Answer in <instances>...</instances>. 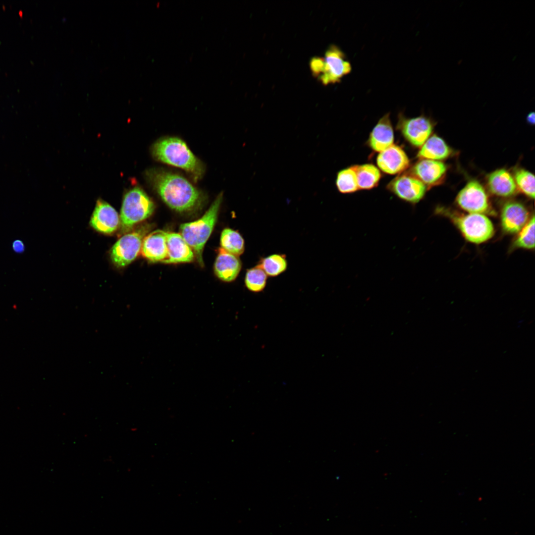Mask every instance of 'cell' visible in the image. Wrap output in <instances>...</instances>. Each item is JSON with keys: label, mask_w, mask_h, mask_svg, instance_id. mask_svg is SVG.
I'll list each match as a JSON object with an SVG mask.
<instances>
[{"label": "cell", "mask_w": 535, "mask_h": 535, "mask_svg": "<svg viewBox=\"0 0 535 535\" xmlns=\"http://www.w3.org/2000/svg\"><path fill=\"white\" fill-rule=\"evenodd\" d=\"M393 130L389 114L383 115L378 121L370 134L368 143L374 151L381 152L393 145Z\"/></svg>", "instance_id": "obj_17"}, {"label": "cell", "mask_w": 535, "mask_h": 535, "mask_svg": "<svg viewBox=\"0 0 535 535\" xmlns=\"http://www.w3.org/2000/svg\"><path fill=\"white\" fill-rule=\"evenodd\" d=\"M452 149L441 137L436 135L430 136L421 147L418 157L421 160H441L449 157Z\"/></svg>", "instance_id": "obj_20"}, {"label": "cell", "mask_w": 535, "mask_h": 535, "mask_svg": "<svg viewBox=\"0 0 535 535\" xmlns=\"http://www.w3.org/2000/svg\"><path fill=\"white\" fill-rule=\"evenodd\" d=\"M150 226L139 227L122 236L114 244L111 249L110 256L112 262L118 267H125L138 256L141 252L142 243Z\"/></svg>", "instance_id": "obj_7"}, {"label": "cell", "mask_w": 535, "mask_h": 535, "mask_svg": "<svg viewBox=\"0 0 535 535\" xmlns=\"http://www.w3.org/2000/svg\"><path fill=\"white\" fill-rule=\"evenodd\" d=\"M535 222V216L533 215L518 232L514 241L515 247L525 249H534Z\"/></svg>", "instance_id": "obj_27"}, {"label": "cell", "mask_w": 535, "mask_h": 535, "mask_svg": "<svg viewBox=\"0 0 535 535\" xmlns=\"http://www.w3.org/2000/svg\"><path fill=\"white\" fill-rule=\"evenodd\" d=\"M153 201L139 187H134L124 195L120 221L122 232H128L133 226L150 217L155 210Z\"/></svg>", "instance_id": "obj_5"}, {"label": "cell", "mask_w": 535, "mask_h": 535, "mask_svg": "<svg viewBox=\"0 0 535 535\" xmlns=\"http://www.w3.org/2000/svg\"><path fill=\"white\" fill-rule=\"evenodd\" d=\"M154 159L163 163L183 169L196 181L202 178L205 167L180 138L167 137L157 141L151 147Z\"/></svg>", "instance_id": "obj_2"}, {"label": "cell", "mask_w": 535, "mask_h": 535, "mask_svg": "<svg viewBox=\"0 0 535 535\" xmlns=\"http://www.w3.org/2000/svg\"><path fill=\"white\" fill-rule=\"evenodd\" d=\"M442 214L451 220L470 242L474 244L485 242L491 238L494 234L493 223L485 214H459L447 210H442Z\"/></svg>", "instance_id": "obj_6"}, {"label": "cell", "mask_w": 535, "mask_h": 535, "mask_svg": "<svg viewBox=\"0 0 535 535\" xmlns=\"http://www.w3.org/2000/svg\"><path fill=\"white\" fill-rule=\"evenodd\" d=\"M336 185L338 190L344 194L353 193L359 190L354 166L338 172Z\"/></svg>", "instance_id": "obj_24"}, {"label": "cell", "mask_w": 535, "mask_h": 535, "mask_svg": "<svg viewBox=\"0 0 535 535\" xmlns=\"http://www.w3.org/2000/svg\"><path fill=\"white\" fill-rule=\"evenodd\" d=\"M12 248L13 251L17 253H22L25 250L23 242L19 240H16L12 243Z\"/></svg>", "instance_id": "obj_28"}, {"label": "cell", "mask_w": 535, "mask_h": 535, "mask_svg": "<svg viewBox=\"0 0 535 535\" xmlns=\"http://www.w3.org/2000/svg\"><path fill=\"white\" fill-rule=\"evenodd\" d=\"M220 241L221 248L230 254L238 256L244 252V240L237 231L229 228L224 229Z\"/></svg>", "instance_id": "obj_22"}, {"label": "cell", "mask_w": 535, "mask_h": 535, "mask_svg": "<svg viewBox=\"0 0 535 535\" xmlns=\"http://www.w3.org/2000/svg\"><path fill=\"white\" fill-rule=\"evenodd\" d=\"M487 184L491 193L500 197H510L514 195L518 189L514 177L503 168L495 170L489 174Z\"/></svg>", "instance_id": "obj_18"}, {"label": "cell", "mask_w": 535, "mask_h": 535, "mask_svg": "<svg viewBox=\"0 0 535 535\" xmlns=\"http://www.w3.org/2000/svg\"><path fill=\"white\" fill-rule=\"evenodd\" d=\"M392 193L401 199L411 204L419 202L424 196L427 186L411 174L400 175L387 185Z\"/></svg>", "instance_id": "obj_10"}, {"label": "cell", "mask_w": 535, "mask_h": 535, "mask_svg": "<svg viewBox=\"0 0 535 535\" xmlns=\"http://www.w3.org/2000/svg\"><path fill=\"white\" fill-rule=\"evenodd\" d=\"M242 267L237 256L220 248L216 258L214 269L216 276L221 280L231 282L238 275Z\"/></svg>", "instance_id": "obj_19"}, {"label": "cell", "mask_w": 535, "mask_h": 535, "mask_svg": "<svg viewBox=\"0 0 535 535\" xmlns=\"http://www.w3.org/2000/svg\"><path fill=\"white\" fill-rule=\"evenodd\" d=\"M527 120L528 123L531 124H534L535 123V113L534 112H531L527 115Z\"/></svg>", "instance_id": "obj_29"}, {"label": "cell", "mask_w": 535, "mask_h": 535, "mask_svg": "<svg viewBox=\"0 0 535 535\" xmlns=\"http://www.w3.org/2000/svg\"><path fill=\"white\" fill-rule=\"evenodd\" d=\"M457 205L469 213L487 214L492 210L488 195L482 185L477 180H471L456 196Z\"/></svg>", "instance_id": "obj_8"}, {"label": "cell", "mask_w": 535, "mask_h": 535, "mask_svg": "<svg viewBox=\"0 0 535 535\" xmlns=\"http://www.w3.org/2000/svg\"><path fill=\"white\" fill-rule=\"evenodd\" d=\"M529 213L521 203L510 201L505 203L501 212L502 230L508 234L518 233L528 222Z\"/></svg>", "instance_id": "obj_11"}, {"label": "cell", "mask_w": 535, "mask_h": 535, "mask_svg": "<svg viewBox=\"0 0 535 535\" xmlns=\"http://www.w3.org/2000/svg\"><path fill=\"white\" fill-rule=\"evenodd\" d=\"M411 171L412 175L426 186H432L443 181L447 166L440 161L422 159L414 164Z\"/></svg>", "instance_id": "obj_12"}, {"label": "cell", "mask_w": 535, "mask_h": 535, "mask_svg": "<svg viewBox=\"0 0 535 535\" xmlns=\"http://www.w3.org/2000/svg\"><path fill=\"white\" fill-rule=\"evenodd\" d=\"M267 279V274L257 265L247 271L245 278V285L250 291L259 292L266 287Z\"/></svg>", "instance_id": "obj_25"}, {"label": "cell", "mask_w": 535, "mask_h": 535, "mask_svg": "<svg viewBox=\"0 0 535 535\" xmlns=\"http://www.w3.org/2000/svg\"><path fill=\"white\" fill-rule=\"evenodd\" d=\"M376 162L378 167L383 172L389 174L402 172L408 167L410 163L404 150L393 144L379 153Z\"/></svg>", "instance_id": "obj_14"}, {"label": "cell", "mask_w": 535, "mask_h": 535, "mask_svg": "<svg viewBox=\"0 0 535 535\" xmlns=\"http://www.w3.org/2000/svg\"><path fill=\"white\" fill-rule=\"evenodd\" d=\"M359 189L368 190L377 186L381 174L378 169L372 164L354 165Z\"/></svg>", "instance_id": "obj_21"}, {"label": "cell", "mask_w": 535, "mask_h": 535, "mask_svg": "<svg viewBox=\"0 0 535 535\" xmlns=\"http://www.w3.org/2000/svg\"><path fill=\"white\" fill-rule=\"evenodd\" d=\"M310 68L313 76L325 86L340 82L352 70L345 54L335 45L327 48L324 57H312Z\"/></svg>", "instance_id": "obj_4"}, {"label": "cell", "mask_w": 535, "mask_h": 535, "mask_svg": "<svg viewBox=\"0 0 535 535\" xmlns=\"http://www.w3.org/2000/svg\"><path fill=\"white\" fill-rule=\"evenodd\" d=\"M166 246L167 256L164 263L176 264L193 261L194 253L180 234L167 232Z\"/></svg>", "instance_id": "obj_16"}, {"label": "cell", "mask_w": 535, "mask_h": 535, "mask_svg": "<svg viewBox=\"0 0 535 535\" xmlns=\"http://www.w3.org/2000/svg\"><path fill=\"white\" fill-rule=\"evenodd\" d=\"M399 116L398 127L405 139L413 146L422 147L432 132L431 121L423 115L411 118Z\"/></svg>", "instance_id": "obj_9"}, {"label": "cell", "mask_w": 535, "mask_h": 535, "mask_svg": "<svg viewBox=\"0 0 535 535\" xmlns=\"http://www.w3.org/2000/svg\"><path fill=\"white\" fill-rule=\"evenodd\" d=\"M517 186L523 193L529 197L535 198V176L528 170L519 168L515 171L513 176Z\"/></svg>", "instance_id": "obj_26"}, {"label": "cell", "mask_w": 535, "mask_h": 535, "mask_svg": "<svg viewBox=\"0 0 535 535\" xmlns=\"http://www.w3.org/2000/svg\"><path fill=\"white\" fill-rule=\"evenodd\" d=\"M145 175L163 202L176 212L196 210L204 202L202 192L181 175L158 168L147 170Z\"/></svg>", "instance_id": "obj_1"}, {"label": "cell", "mask_w": 535, "mask_h": 535, "mask_svg": "<svg viewBox=\"0 0 535 535\" xmlns=\"http://www.w3.org/2000/svg\"><path fill=\"white\" fill-rule=\"evenodd\" d=\"M222 196V193H220L200 218L183 223L180 226L181 236L192 249L201 266L204 265L202 256L204 247L216 223Z\"/></svg>", "instance_id": "obj_3"}, {"label": "cell", "mask_w": 535, "mask_h": 535, "mask_svg": "<svg viewBox=\"0 0 535 535\" xmlns=\"http://www.w3.org/2000/svg\"><path fill=\"white\" fill-rule=\"evenodd\" d=\"M166 235V231L156 230L146 236L141 250L142 256L151 262H163L167 256Z\"/></svg>", "instance_id": "obj_15"}, {"label": "cell", "mask_w": 535, "mask_h": 535, "mask_svg": "<svg viewBox=\"0 0 535 535\" xmlns=\"http://www.w3.org/2000/svg\"><path fill=\"white\" fill-rule=\"evenodd\" d=\"M120 219L116 210L109 204L99 199L91 216L90 224L97 231L111 233L119 225Z\"/></svg>", "instance_id": "obj_13"}, {"label": "cell", "mask_w": 535, "mask_h": 535, "mask_svg": "<svg viewBox=\"0 0 535 535\" xmlns=\"http://www.w3.org/2000/svg\"><path fill=\"white\" fill-rule=\"evenodd\" d=\"M258 266L267 275L273 277L284 272L287 268V263L285 255L273 254L261 259Z\"/></svg>", "instance_id": "obj_23"}]
</instances>
